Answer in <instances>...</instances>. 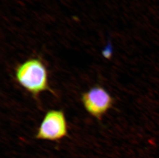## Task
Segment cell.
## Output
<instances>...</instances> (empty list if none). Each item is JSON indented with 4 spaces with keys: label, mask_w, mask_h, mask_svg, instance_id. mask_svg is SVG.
<instances>
[{
    "label": "cell",
    "mask_w": 159,
    "mask_h": 158,
    "mask_svg": "<svg viewBox=\"0 0 159 158\" xmlns=\"http://www.w3.org/2000/svg\"><path fill=\"white\" fill-rule=\"evenodd\" d=\"M112 54V47L110 42H108V45L107 46L105 49L102 51V55L104 57L107 59L111 58Z\"/></svg>",
    "instance_id": "4"
},
{
    "label": "cell",
    "mask_w": 159,
    "mask_h": 158,
    "mask_svg": "<svg viewBox=\"0 0 159 158\" xmlns=\"http://www.w3.org/2000/svg\"><path fill=\"white\" fill-rule=\"evenodd\" d=\"M15 76L17 82L34 96L50 90L47 68L38 59H30L20 64Z\"/></svg>",
    "instance_id": "1"
},
{
    "label": "cell",
    "mask_w": 159,
    "mask_h": 158,
    "mask_svg": "<svg viewBox=\"0 0 159 158\" xmlns=\"http://www.w3.org/2000/svg\"><path fill=\"white\" fill-rule=\"evenodd\" d=\"M67 134L68 125L63 112L51 110L42 120L36 137L41 140L57 141L62 139Z\"/></svg>",
    "instance_id": "2"
},
{
    "label": "cell",
    "mask_w": 159,
    "mask_h": 158,
    "mask_svg": "<svg viewBox=\"0 0 159 158\" xmlns=\"http://www.w3.org/2000/svg\"><path fill=\"white\" fill-rule=\"evenodd\" d=\"M81 101L86 111L91 116L98 120L111 109L113 99L106 90L102 87H93L83 93Z\"/></svg>",
    "instance_id": "3"
}]
</instances>
